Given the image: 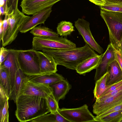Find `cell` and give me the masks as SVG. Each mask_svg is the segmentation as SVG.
Instances as JSON below:
<instances>
[{"instance_id": "cell-6", "label": "cell", "mask_w": 122, "mask_h": 122, "mask_svg": "<svg viewBox=\"0 0 122 122\" xmlns=\"http://www.w3.org/2000/svg\"><path fill=\"white\" fill-rule=\"evenodd\" d=\"M30 17L25 15L18 9L8 15L9 26L2 40V46L10 44L16 39L21 25Z\"/></svg>"}, {"instance_id": "cell-32", "label": "cell", "mask_w": 122, "mask_h": 122, "mask_svg": "<svg viewBox=\"0 0 122 122\" xmlns=\"http://www.w3.org/2000/svg\"><path fill=\"white\" fill-rule=\"evenodd\" d=\"M122 109V103L114 106L99 115L96 116L98 117H102L111 113L117 111Z\"/></svg>"}, {"instance_id": "cell-30", "label": "cell", "mask_w": 122, "mask_h": 122, "mask_svg": "<svg viewBox=\"0 0 122 122\" xmlns=\"http://www.w3.org/2000/svg\"><path fill=\"white\" fill-rule=\"evenodd\" d=\"M9 99V97L4 89L0 84V108L3 107L5 102Z\"/></svg>"}, {"instance_id": "cell-43", "label": "cell", "mask_w": 122, "mask_h": 122, "mask_svg": "<svg viewBox=\"0 0 122 122\" xmlns=\"http://www.w3.org/2000/svg\"><path fill=\"white\" fill-rule=\"evenodd\" d=\"M119 51H120L121 53L122 54V38L120 43V48Z\"/></svg>"}, {"instance_id": "cell-35", "label": "cell", "mask_w": 122, "mask_h": 122, "mask_svg": "<svg viewBox=\"0 0 122 122\" xmlns=\"http://www.w3.org/2000/svg\"><path fill=\"white\" fill-rule=\"evenodd\" d=\"M122 85V80L111 85L106 89L103 93L101 96L104 95L110 92L120 86Z\"/></svg>"}, {"instance_id": "cell-3", "label": "cell", "mask_w": 122, "mask_h": 122, "mask_svg": "<svg viewBox=\"0 0 122 122\" xmlns=\"http://www.w3.org/2000/svg\"><path fill=\"white\" fill-rule=\"evenodd\" d=\"M100 15L107 27L110 43L119 51L122 38V13L101 10Z\"/></svg>"}, {"instance_id": "cell-36", "label": "cell", "mask_w": 122, "mask_h": 122, "mask_svg": "<svg viewBox=\"0 0 122 122\" xmlns=\"http://www.w3.org/2000/svg\"><path fill=\"white\" fill-rule=\"evenodd\" d=\"M8 15L7 14L5 15L4 19L3 20V33L2 39L7 32L9 26V22L8 19Z\"/></svg>"}, {"instance_id": "cell-24", "label": "cell", "mask_w": 122, "mask_h": 122, "mask_svg": "<svg viewBox=\"0 0 122 122\" xmlns=\"http://www.w3.org/2000/svg\"><path fill=\"white\" fill-rule=\"evenodd\" d=\"M57 33L60 36H66L70 35L74 31L72 23L70 22L62 21L58 24Z\"/></svg>"}, {"instance_id": "cell-2", "label": "cell", "mask_w": 122, "mask_h": 122, "mask_svg": "<svg viewBox=\"0 0 122 122\" xmlns=\"http://www.w3.org/2000/svg\"><path fill=\"white\" fill-rule=\"evenodd\" d=\"M42 51L52 59L57 65H61L72 70H76L78 65L86 59L98 55L86 43L83 46L72 49H45Z\"/></svg>"}, {"instance_id": "cell-17", "label": "cell", "mask_w": 122, "mask_h": 122, "mask_svg": "<svg viewBox=\"0 0 122 122\" xmlns=\"http://www.w3.org/2000/svg\"><path fill=\"white\" fill-rule=\"evenodd\" d=\"M103 53L100 55L90 57L80 63L77 66L76 70L80 75H84L97 67Z\"/></svg>"}, {"instance_id": "cell-29", "label": "cell", "mask_w": 122, "mask_h": 122, "mask_svg": "<svg viewBox=\"0 0 122 122\" xmlns=\"http://www.w3.org/2000/svg\"><path fill=\"white\" fill-rule=\"evenodd\" d=\"M8 108V100H7L5 102L3 107L0 108V122H9Z\"/></svg>"}, {"instance_id": "cell-23", "label": "cell", "mask_w": 122, "mask_h": 122, "mask_svg": "<svg viewBox=\"0 0 122 122\" xmlns=\"http://www.w3.org/2000/svg\"><path fill=\"white\" fill-rule=\"evenodd\" d=\"M30 33L35 36L50 37H57L59 35L47 27L40 25L31 30Z\"/></svg>"}, {"instance_id": "cell-1", "label": "cell", "mask_w": 122, "mask_h": 122, "mask_svg": "<svg viewBox=\"0 0 122 122\" xmlns=\"http://www.w3.org/2000/svg\"><path fill=\"white\" fill-rule=\"evenodd\" d=\"M15 103V115L20 122L30 121L50 112L46 98L21 94Z\"/></svg>"}, {"instance_id": "cell-21", "label": "cell", "mask_w": 122, "mask_h": 122, "mask_svg": "<svg viewBox=\"0 0 122 122\" xmlns=\"http://www.w3.org/2000/svg\"><path fill=\"white\" fill-rule=\"evenodd\" d=\"M31 122H70L59 112L58 111L54 113L46 114L33 119Z\"/></svg>"}, {"instance_id": "cell-16", "label": "cell", "mask_w": 122, "mask_h": 122, "mask_svg": "<svg viewBox=\"0 0 122 122\" xmlns=\"http://www.w3.org/2000/svg\"><path fill=\"white\" fill-rule=\"evenodd\" d=\"M40 65V74L56 72L57 65L50 57L43 52L36 51Z\"/></svg>"}, {"instance_id": "cell-27", "label": "cell", "mask_w": 122, "mask_h": 122, "mask_svg": "<svg viewBox=\"0 0 122 122\" xmlns=\"http://www.w3.org/2000/svg\"><path fill=\"white\" fill-rule=\"evenodd\" d=\"M100 7L101 10H103L122 13V3H112L106 0L105 5Z\"/></svg>"}, {"instance_id": "cell-19", "label": "cell", "mask_w": 122, "mask_h": 122, "mask_svg": "<svg viewBox=\"0 0 122 122\" xmlns=\"http://www.w3.org/2000/svg\"><path fill=\"white\" fill-rule=\"evenodd\" d=\"M52 93L57 102L64 98L67 94L71 88V86L67 80L64 79L50 86Z\"/></svg>"}, {"instance_id": "cell-33", "label": "cell", "mask_w": 122, "mask_h": 122, "mask_svg": "<svg viewBox=\"0 0 122 122\" xmlns=\"http://www.w3.org/2000/svg\"><path fill=\"white\" fill-rule=\"evenodd\" d=\"M10 51L8 49L2 46L0 48V65L5 60Z\"/></svg>"}, {"instance_id": "cell-44", "label": "cell", "mask_w": 122, "mask_h": 122, "mask_svg": "<svg viewBox=\"0 0 122 122\" xmlns=\"http://www.w3.org/2000/svg\"><path fill=\"white\" fill-rule=\"evenodd\" d=\"M119 122H122V118L120 121Z\"/></svg>"}, {"instance_id": "cell-40", "label": "cell", "mask_w": 122, "mask_h": 122, "mask_svg": "<svg viewBox=\"0 0 122 122\" xmlns=\"http://www.w3.org/2000/svg\"><path fill=\"white\" fill-rule=\"evenodd\" d=\"M3 20L1 19H0V42L2 40V36L3 33Z\"/></svg>"}, {"instance_id": "cell-10", "label": "cell", "mask_w": 122, "mask_h": 122, "mask_svg": "<svg viewBox=\"0 0 122 122\" xmlns=\"http://www.w3.org/2000/svg\"><path fill=\"white\" fill-rule=\"evenodd\" d=\"M61 0H22L20 6L22 12L27 15H33L46 8L52 7Z\"/></svg>"}, {"instance_id": "cell-39", "label": "cell", "mask_w": 122, "mask_h": 122, "mask_svg": "<svg viewBox=\"0 0 122 122\" xmlns=\"http://www.w3.org/2000/svg\"><path fill=\"white\" fill-rule=\"evenodd\" d=\"M96 5L100 6L104 5L106 2V0H89Z\"/></svg>"}, {"instance_id": "cell-11", "label": "cell", "mask_w": 122, "mask_h": 122, "mask_svg": "<svg viewBox=\"0 0 122 122\" xmlns=\"http://www.w3.org/2000/svg\"><path fill=\"white\" fill-rule=\"evenodd\" d=\"M19 51L18 50L10 49L6 59L0 65L5 67L7 71L11 90L14 85L16 73L20 68L18 57Z\"/></svg>"}, {"instance_id": "cell-5", "label": "cell", "mask_w": 122, "mask_h": 122, "mask_svg": "<svg viewBox=\"0 0 122 122\" xmlns=\"http://www.w3.org/2000/svg\"><path fill=\"white\" fill-rule=\"evenodd\" d=\"M36 51L19 50L18 60L20 69L26 75L40 74V65Z\"/></svg>"}, {"instance_id": "cell-34", "label": "cell", "mask_w": 122, "mask_h": 122, "mask_svg": "<svg viewBox=\"0 0 122 122\" xmlns=\"http://www.w3.org/2000/svg\"><path fill=\"white\" fill-rule=\"evenodd\" d=\"M122 91V85L110 92L104 96H101L96 99L101 100L114 96Z\"/></svg>"}, {"instance_id": "cell-26", "label": "cell", "mask_w": 122, "mask_h": 122, "mask_svg": "<svg viewBox=\"0 0 122 122\" xmlns=\"http://www.w3.org/2000/svg\"><path fill=\"white\" fill-rule=\"evenodd\" d=\"M0 84L3 86L9 98L11 89L7 71L2 65L0 66Z\"/></svg>"}, {"instance_id": "cell-4", "label": "cell", "mask_w": 122, "mask_h": 122, "mask_svg": "<svg viewBox=\"0 0 122 122\" xmlns=\"http://www.w3.org/2000/svg\"><path fill=\"white\" fill-rule=\"evenodd\" d=\"M76 47L75 43L62 37L35 36L33 39L32 49L36 51L45 49L67 50Z\"/></svg>"}, {"instance_id": "cell-8", "label": "cell", "mask_w": 122, "mask_h": 122, "mask_svg": "<svg viewBox=\"0 0 122 122\" xmlns=\"http://www.w3.org/2000/svg\"><path fill=\"white\" fill-rule=\"evenodd\" d=\"M75 25L86 43L99 54H103V49L96 42L93 36L90 29L89 22L83 19L79 18L75 21Z\"/></svg>"}, {"instance_id": "cell-28", "label": "cell", "mask_w": 122, "mask_h": 122, "mask_svg": "<svg viewBox=\"0 0 122 122\" xmlns=\"http://www.w3.org/2000/svg\"><path fill=\"white\" fill-rule=\"evenodd\" d=\"M50 112L54 113L58 111L59 108L58 102L56 100L52 93L46 98Z\"/></svg>"}, {"instance_id": "cell-38", "label": "cell", "mask_w": 122, "mask_h": 122, "mask_svg": "<svg viewBox=\"0 0 122 122\" xmlns=\"http://www.w3.org/2000/svg\"><path fill=\"white\" fill-rule=\"evenodd\" d=\"M3 5L5 12V15H8L9 11L8 0H0V5Z\"/></svg>"}, {"instance_id": "cell-9", "label": "cell", "mask_w": 122, "mask_h": 122, "mask_svg": "<svg viewBox=\"0 0 122 122\" xmlns=\"http://www.w3.org/2000/svg\"><path fill=\"white\" fill-rule=\"evenodd\" d=\"M52 92L50 86L31 82L26 76L18 96L22 94L46 98Z\"/></svg>"}, {"instance_id": "cell-37", "label": "cell", "mask_w": 122, "mask_h": 122, "mask_svg": "<svg viewBox=\"0 0 122 122\" xmlns=\"http://www.w3.org/2000/svg\"><path fill=\"white\" fill-rule=\"evenodd\" d=\"M115 60L118 63L122 70V54L119 51L115 50Z\"/></svg>"}, {"instance_id": "cell-41", "label": "cell", "mask_w": 122, "mask_h": 122, "mask_svg": "<svg viewBox=\"0 0 122 122\" xmlns=\"http://www.w3.org/2000/svg\"><path fill=\"white\" fill-rule=\"evenodd\" d=\"M0 15H5V12L4 8L3 5H0Z\"/></svg>"}, {"instance_id": "cell-14", "label": "cell", "mask_w": 122, "mask_h": 122, "mask_svg": "<svg viewBox=\"0 0 122 122\" xmlns=\"http://www.w3.org/2000/svg\"><path fill=\"white\" fill-rule=\"evenodd\" d=\"M115 49L110 43L105 52L103 53L96 69L94 80L96 81L107 72L109 64L115 60Z\"/></svg>"}, {"instance_id": "cell-15", "label": "cell", "mask_w": 122, "mask_h": 122, "mask_svg": "<svg viewBox=\"0 0 122 122\" xmlns=\"http://www.w3.org/2000/svg\"><path fill=\"white\" fill-rule=\"evenodd\" d=\"M28 80L33 83L50 86L65 79L62 75L56 72L51 73L26 75Z\"/></svg>"}, {"instance_id": "cell-42", "label": "cell", "mask_w": 122, "mask_h": 122, "mask_svg": "<svg viewBox=\"0 0 122 122\" xmlns=\"http://www.w3.org/2000/svg\"><path fill=\"white\" fill-rule=\"evenodd\" d=\"M107 1L115 3H122V0H106Z\"/></svg>"}, {"instance_id": "cell-22", "label": "cell", "mask_w": 122, "mask_h": 122, "mask_svg": "<svg viewBox=\"0 0 122 122\" xmlns=\"http://www.w3.org/2000/svg\"><path fill=\"white\" fill-rule=\"evenodd\" d=\"M108 75V73L107 72L96 81L95 86L93 91L94 98L96 99L100 97L106 89L111 86H107L106 85Z\"/></svg>"}, {"instance_id": "cell-18", "label": "cell", "mask_w": 122, "mask_h": 122, "mask_svg": "<svg viewBox=\"0 0 122 122\" xmlns=\"http://www.w3.org/2000/svg\"><path fill=\"white\" fill-rule=\"evenodd\" d=\"M107 72V86L112 85L122 80V70L116 60L109 64Z\"/></svg>"}, {"instance_id": "cell-31", "label": "cell", "mask_w": 122, "mask_h": 122, "mask_svg": "<svg viewBox=\"0 0 122 122\" xmlns=\"http://www.w3.org/2000/svg\"><path fill=\"white\" fill-rule=\"evenodd\" d=\"M18 0H8L9 9L8 14H11L13 11H16L18 9Z\"/></svg>"}, {"instance_id": "cell-12", "label": "cell", "mask_w": 122, "mask_h": 122, "mask_svg": "<svg viewBox=\"0 0 122 122\" xmlns=\"http://www.w3.org/2000/svg\"><path fill=\"white\" fill-rule=\"evenodd\" d=\"M52 11V7H49L30 16L22 25L20 32L21 33H25L39 24H44Z\"/></svg>"}, {"instance_id": "cell-13", "label": "cell", "mask_w": 122, "mask_h": 122, "mask_svg": "<svg viewBox=\"0 0 122 122\" xmlns=\"http://www.w3.org/2000/svg\"><path fill=\"white\" fill-rule=\"evenodd\" d=\"M122 103V91L114 96L101 100L96 99L93 105V113L97 116Z\"/></svg>"}, {"instance_id": "cell-7", "label": "cell", "mask_w": 122, "mask_h": 122, "mask_svg": "<svg viewBox=\"0 0 122 122\" xmlns=\"http://www.w3.org/2000/svg\"><path fill=\"white\" fill-rule=\"evenodd\" d=\"M58 111L70 122H95V117L90 111L86 104L76 108H59Z\"/></svg>"}, {"instance_id": "cell-25", "label": "cell", "mask_w": 122, "mask_h": 122, "mask_svg": "<svg viewBox=\"0 0 122 122\" xmlns=\"http://www.w3.org/2000/svg\"><path fill=\"white\" fill-rule=\"evenodd\" d=\"M122 118V109L102 117H95V120L101 122H119Z\"/></svg>"}, {"instance_id": "cell-20", "label": "cell", "mask_w": 122, "mask_h": 122, "mask_svg": "<svg viewBox=\"0 0 122 122\" xmlns=\"http://www.w3.org/2000/svg\"><path fill=\"white\" fill-rule=\"evenodd\" d=\"M26 76L20 68L16 73L14 85L11 90L9 98V99L13 100L15 103L16 102Z\"/></svg>"}]
</instances>
